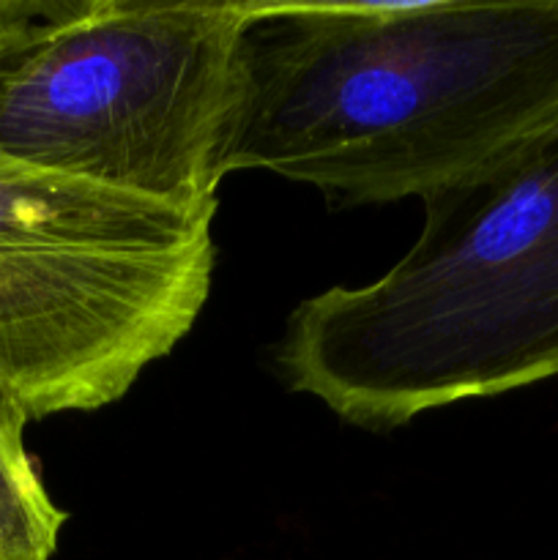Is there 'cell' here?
I'll list each match as a JSON object with an SVG mask.
<instances>
[{"mask_svg":"<svg viewBox=\"0 0 558 560\" xmlns=\"http://www.w3.org/2000/svg\"><path fill=\"white\" fill-rule=\"evenodd\" d=\"M558 124V0H246L222 175L425 200Z\"/></svg>","mask_w":558,"mask_h":560,"instance_id":"cell-1","label":"cell"},{"mask_svg":"<svg viewBox=\"0 0 558 560\" xmlns=\"http://www.w3.org/2000/svg\"><path fill=\"white\" fill-rule=\"evenodd\" d=\"M421 202L381 279L301 301L277 345L284 383L345 424L394 430L558 377V124Z\"/></svg>","mask_w":558,"mask_h":560,"instance_id":"cell-2","label":"cell"},{"mask_svg":"<svg viewBox=\"0 0 558 560\" xmlns=\"http://www.w3.org/2000/svg\"><path fill=\"white\" fill-rule=\"evenodd\" d=\"M246 0H36L0 58V159L195 208L217 200Z\"/></svg>","mask_w":558,"mask_h":560,"instance_id":"cell-3","label":"cell"},{"mask_svg":"<svg viewBox=\"0 0 558 560\" xmlns=\"http://www.w3.org/2000/svg\"><path fill=\"white\" fill-rule=\"evenodd\" d=\"M213 217L104 189L0 241V386L31 419L104 408L173 353L211 293Z\"/></svg>","mask_w":558,"mask_h":560,"instance_id":"cell-4","label":"cell"},{"mask_svg":"<svg viewBox=\"0 0 558 560\" xmlns=\"http://www.w3.org/2000/svg\"><path fill=\"white\" fill-rule=\"evenodd\" d=\"M27 421L20 399L0 386V560H49L69 520L27 454Z\"/></svg>","mask_w":558,"mask_h":560,"instance_id":"cell-5","label":"cell"},{"mask_svg":"<svg viewBox=\"0 0 558 560\" xmlns=\"http://www.w3.org/2000/svg\"><path fill=\"white\" fill-rule=\"evenodd\" d=\"M33 9H36V0H0V58L31 20Z\"/></svg>","mask_w":558,"mask_h":560,"instance_id":"cell-6","label":"cell"}]
</instances>
